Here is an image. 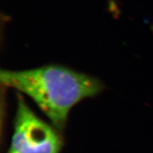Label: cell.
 <instances>
[{
	"label": "cell",
	"instance_id": "cell-2",
	"mask_svg": "<svg viewBox=\"0 0 153 153\" xmlns=\"http://www.w3.org/2000/svg\"><path fill=\"white\" fill-rule=\"evenodd\" d=\"M62 145L57 130L40 119L19 95L14 133L7 153H60Z\"/></svg>",
	"mask_w": 153,
	"mask_h": 153
},
{
	"label": "cell",
	"instance_id": "cell-1",
	"mask_svg": "<svg viewBox=\"0 0 153 153\" xmlns=\"http://www.w3.org/2000/svg\"><path fill=\"white\" fill-rule=\"evenodd\" d=\"M0 79L3 85L33 99L59 131L64 129L74 105L94 97L104 88L93 76L54 65L22 71L1 70Z\"/></svg>",
	"mask_w": 153,
	"mask_h": 153
}]
</instances>
